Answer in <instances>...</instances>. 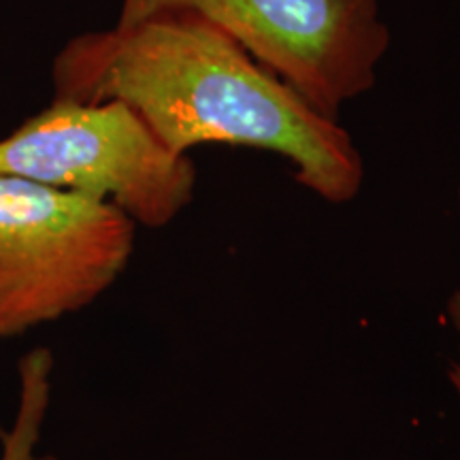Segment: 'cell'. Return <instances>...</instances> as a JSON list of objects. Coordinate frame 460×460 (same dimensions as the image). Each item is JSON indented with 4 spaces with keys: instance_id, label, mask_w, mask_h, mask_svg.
I'll use <instances>...</instances> for the list:
<instances>
[{
    "instance_id": "cell-3",
    "label": "cell",
    "mask_w": 460,
    "mask_h": 460,
    "mask_svg": "<svg viewBox=\"0 0 460 460\" xmlns=\"http://www.w3.org/2000/svg\"><path fill=\"white\" fill-rule=\"evenodd\" d=\"M135 228L111 203L0 175V341L96 301L128 264Z\"/></svg>"
},
{
    "instance_id": "cell-1",
    "label": "cell",
    "mask_w": 460,
    "mask_h": 460,
    "mask_svg": "<svg viewBox=\"0 0 460 460\" xmlns=\"http://www.w3.org/2000/svg\"><path fill=\"white\" fill-rule=\"evenodd\" d=\"M51 84L56 99L124 102L183 156L203 143L279 154L329 203L352 200L365 180L349 132L200 15L77 34L54 58Z\"/></svg>"
},
{
    "instance_id": "cell-4",
    "label": "cell",
    "mask_w": 460,
    "mask_h": 460,
    "mask_svg": "<svg viewBox=\"0 0 460 460\" xmlns=\"http://www.w3.org/2000/svg\"><path fill=\"white\" fill-rule=\"evenodd\" d=\"M180 11L220 26L331 119L376 85L390 48L379 0H122L115 26Z\"/></svg>"
},
{
    "instance_id": "cell-6",
    "label": "cell",
    "mask_w": 460,
    "mask_h": 460,
    "mask_svg": "<svg viewBox=\"0 0 460 460\" xmlns=\"http://www.w3.org/2000/svg\"><path fill=\"white\" fill-rule=\"evenodd\" d=\"M447 315H450L454 331L458 332V360L454 362V367L450 371V379H452V386L456 388V393L460 396V292H456V295L450 298V305H447Z\"/></svg>"
},
{
    "instance_id": "cell-5",
    "label": "cell",
    "mask_w": 460,
    "mask_h": 460,
    "mask_svg": "<svg viewBox=\"0 0 460 460\" xmlns=\"http://www.w3.org/2000/svg\"><path fill=\"white\" fill-rule=\"evenodd\" d=\"M51 367L54 358L43 348L28 352L20 362V402L13 427L3 433L0 460H54L37 454L51 394Z\"/></svg>"
},
{
    "instance_id": "cell-2",
    "label": "cell",
    "mask_w": 460,
    "mask_h": 460,
    "mask_svg": "<svg viewBox=\"0 0 460 460\" xmlns=\"http://www.w3.org/2000/svg\"><path fill=\"white\" fill-rule=\"evenodd\" d=\"M0 175L111 203L163 228L192 203L197 169L119 101H51L0 139Z\"/></svg>"
}]
</instances>
